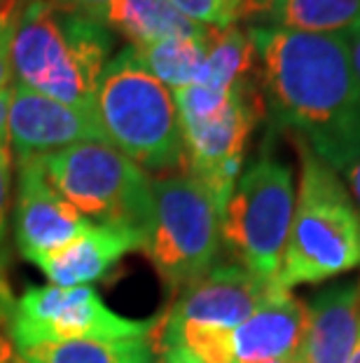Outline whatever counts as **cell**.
I'll return each instance as SVG.
<instances>
[{
    "label": "cell",
    "mask_w": 360,
    "mask_h": 363,
    "mask_svg": "<svg viewBox=\"0 0 360 363\" xmlns=\"http://www.w3.org/2000/svg\"><path fill=\"white\" fill-rule=\"evenodd\" d=\"M272 118L342 174L360 155V80L339 33L250 26Z\"/></svg>",
    "instance_id": "cell-1"
},
{
    "label": "cell",
    "mask_w": 360,
    "mask_h": 363,
    "mask_svg": "<svg viewBox=\"0 0 360 363\" xmlns=\"http://www.w3.org/2000/svg\"><path fill=\"white\" fill-rule=\"evenodd\" d=\"M110 52V30L89 14L54 0H28L17 10L12 73L30 91L68 106L96 108Z\"/></svg>",
    "instance_id": "cell-2"
},
{
    "label": "cell",
    "mask_w": 360,
    "mask_h": 363,
    "mask_svg": "<svg viewBox=\"0 0 360 363\" xmlns=\"http://www.w3.org/2000/svg\"><path fill=\"white\" fill-rule=\"evenodd\" d=\"M302 174L277 289L320 284L360 267V211L342 176L297 138Z\"/></svg>",
    "instance_id": "cell-3"
},
{
    "label": "cell",
    "mask_w": 360,
    "mask_h": 363,
    "mask_svg": "<svg viewBox=\"0 0 360 363\" xmlns=\"http://www.w3.org/2000/svg\"><path fill=\"white\" fill-rule=\"evenodd\" d=\"M96 113L110 145L141 169L185 167V143L173 94L124 48L105 66L96 91Z\"/></svg>",
    "instance_id": "cell-4"
},
{
    "label": "cell",
    "mask_w": 360,
    "mask_h": 363,
    "mask_svg": "<svg viewBox=\"0 0 360 363\" xmlns=\"http://www.w3.org/2000/svg\"><path fill=\"white\" fill-rule=\"evenodd\" d=\"M61 197L89 223L122 225L143 239L152 218V181L110 143L84 141L37 160Z\"/></svg>",
    "instance_id": "cell-5"
},
{
    "label": "cell",
    "mask_w": 360,
    "mask_h": 363,
    "mask_svg": "<svg viewBox=\"0 0 360 363\" xmlns=\"http://www.w3.org/2000/svg\"><path fill=\"white\" fill-rule=\"evenodd\" d=\"M220 208L192 174L152 181V218L143 251L171 291H185L216 267Z\"/></svg>",
    "instance_id": "cell-6"
},
{
    "label": "cell",
    "mask_w": 360,
    "mask_h": 363,
    "mask_svg": "<svg viewBox=\"0 0 360 363\" xmlns=\"http://www.w3.org/2000/svg\"><path fill=\"white\" fill-rule=\"evenodd\" d=\"M293 211V172L286 162L262 155L236 181L220 218V237L239 265L277 284Z\"/></svg>",
    "instance_id": "cell-7"
},
{
    "label": "cell",
    "mask_w": 360,
    "mask_h": 363,
    "mask_svg": "<svg viewBox=\"0 0 360 363\" xmlns=\"http://www.w3.org/2000/svg\"><path fill=\"white\" fill-rule=\"evenodd\" d=\"M7 333L14 350L66 342L84 337H134L150 335L155 321H139L115 314L91 286H33L10 300L5 310Z\"/></svg>",
    "instance_id": "cell-8"
},
{
    "label": "cell",
    "mask_w": 360,
    "mask_h": 363,
    "mask_svg": "<svg viewBox=\"0 0 360 363\" xmlns=\"http://www.w3.org/2000/svg\"><path fill=\"white\" fill-rule=\"evenodd\" d=\"M257 118L260 104L250 94L248 80H243L234 87L229 104L216 115L180 122L185 164L190 174L211 190L220 213L225 211L227 199L241 176L243 152Z\"/></svg>",
    "instance_id": "cell-9"
},
{
    "label": "cell",
    "mask_w": 360,
    "mask_h": 363,
    "mask_svg": "<svg viewBox=\"0 0 360 363\" xmlns=\"http://www.w3.org/2000/svg\"><path fill=\"white\" fill-rule=\"evenodd\" d=\"M7 141L19 164L84 141L110 143L96 108L61 104L26 87H12Z\"/></svg>",
    "instance_id": "cell-10"
},
{
    "label": "cell",
    "mask_w": 360,
    "mask_h": 363,
    "mask_svg": "<svg viewBox=\"0 0 360 363\" xmlns=\"http://www.w3.org/2000/svg\"><path fill=\"white\" fill-rule=\"evenodd\" d=\"M274 291L277 284L260 279L239 262L218 265L187 286L159 323L166 328L192 326L234 333Z\"/></svg>",
    "instance_id": "cell-11"
},
{
    "label": "cell",
    "mask_w": 360,
    "mask_h": 363,
    "mask_svg": "<svg viewBox=\"0 0 360 363\" xmlns=\"http://www.w3.org/2000/svg\"><path fill=\"white\" fill-rule=\"evenodd\" d=\"M89 220L80 216L52 188L37 160L19 164L17 202H14V237L21 256L37 262L50 251L78 237Z\"/></svg>",
    "instance_id": "cell-12"
},
{
    "label": "cell",
    "mask_w": 360,
    "mask_h": 363,
    "mask_svg": "<svg viewBox=\"0 0 360 363\" xmlns=\"http://www.w3.org/2000/svg\"><path fill=\"white\" fill-rule=\"evenodd\" d=\"M309 307L290 291L277 289L232 333L236 363H269L300 357Z\"/></svg>",
    "instance_id": "cell-13"
},
{
    "label": "cell",
    "mask_w": 360,
    "mask_h": 363,
    "mask_svg": "<svg viewBox=\"0 0 360 363\" xmlns=\"http://www.w3.org/2000/svg\"><path fill=\"white\" fill-rule=\"evenodd\" d=\"M134 249H143V239L134 230L89 223L78 237L50 251L35 265L54 286L73 289L98 281L124 253Z\"/></svg>",
    "instance_id": "cell-14"
},
{
    "label": "cell",
    "mask_w": 360,
    "mask_h": 363,
    "mask_svg": "<svg viewBox=\"0 0 360 363\" xmlns=\"http://www.w3.org/2000/svg\"><path fill=\"white\" fill-rule=\"evenodd\" d=\"M302 363H347L360 335V277L332 284L313 296Z\"/></svg>",
    "instance_id": "cell-15"
},
{
    "label": "cell",
    "mask_w": 360,
    "mask_h": 363,
    "mask_svg": "<svg viewBox=\"0 0 360 363\" xmlns=\"http://www.w3.org/2000/svg\"><path fill=\"white\" fill-rule=\"evenodd\" d=\"M89 17L132 40V48H150L178 38H206L211 30L180 14L168 0H110Z\"/></svg>",
    "instance_id": "cell-16"
},
{
    "label": "cell",
    "mask_w": 360,
    "mask_h": 363,
    "mask_svg": "<svg viewBox=\"0 0 360 363\" xmlns=\"http://www.w3.org/2000/svg\"><path fill=\"white\" fill-rule=\"evenodd\" d=\"M239 19L300 33H349L360 24V0H243Z\"/></svg>",
    "instance_id": "cell-17"
},
{
    "label": "cell",
    "mask_w": 360,
    "mask_h": 363,
    "mask_svg": "<svg viewBox=\"0 0 360 363\" xmlns=\"http://www.w3.org/2000/svg\"><path fill=\"white\" fill-rule=\"evenodd\" d=\"M19 363H155L150 335L84 337L47 342L17 352Z\"/></svg>",
    "instance_id": "cell-18"
},
{
    "label": "cell",
    "mask_w": 360,
    "mask_h": 363,
    "mask_svg": "<svg viewBox=\"0 0 360 363\" xmlns=\"http://www.w3.org/2000/svg\"><path fill=\"white\" fill-rule=\"evenodd\" d=\"M211 33V30H209ZM206 38H178L150 45V48H134L139 64L150 75L166 84L168 89L204 84L206 80Z\"/></svg>",
    "instance_id": "cell-19"
},
{
    "label": "cell",
    "mask_w": 360,
    "mask_h": 363,
    "mask_svg": "<svg viewBox=\"0 0 360 363\" xmlns=\"http://www.w3.org/2000/svg\"><path fill=\"white\" fill-rule=\"evenodd\" d=\"M255 61V48L246 30L229 26L211 28L206 43V87L232 89L239 82L248 80V73Z\"/></svg>",
    "instance_id": "cell-20"
},
{
    "label": "cell",
    "mask_w": 360,
    "mask_h": 363,
    "mask_svg": "<svg viewBox=\"0 0 360 363\" xmlns=\"http://www.w3.org/2000/svg\"><path fill=\"white\" fill-rule=\"evenodd\" d=\"M180 14L206 28H229L239 19L243 0H168Z\"/></svg>",
    "instance_id": "cell-21"
},
{
    "label": "cell",
    "mask_w": 360,
    "mask_h": 363,
    "mask_svg": "<svg viewBox=\"0 0 360 363\" xmlns=\"http://www.w3.org/2000/svg\"><path fill=\"white\" fill-rule=\"evenodd\" d=\"M17 26V7H0V91L10 89L12 80V35Z\"/></svg>",
    "instance_id": "cell-22"
},
{
    "label": "cell",
    "mask_w": 360,
    "mask_h": 363,
    "mask_svg": "<svg viewBox=\"0 0 360 363\" xmlns=\"http://www.w3.org/2000/svg\"><path fill=\"white\" fill-rule=\"evenodd\" d=\"M10 179H12L10 143H0V242H3V233H5V213H7V197H10Z\"/></svg>",
    "instance_id": "cell-23"
},
{
    "label": "cell",
    "mask_w": 360,
    "mask_h": 363,
    "mask_svg": "<svg viewBox=\"0 0 360 363\" xmlns=\"http://www.w3.org/2000/svg\"><path fill=\"white\" fill-rule=\"evenodd\" d=\"M342 181L347 183L351 197H354V202L360 211V155L356 160H351L349 164L342 169Z\"/></svg>",
    "instance_id": "cell-24"
},
{
    "label": "cell",
    "mask_w": 360,
    "mask_h": 363,
    "mask_svg": "<svg viewBox=\"0 0 360 363\" xmlns=\"http://www.w3.org/2000/svg\"><path fill=\"white\" fill-rule=\"evenodd\" d=\"M155 363H202L197 361L192 354L182 347H162L157 350V361Z\"/></svg>",
    "instance_id": "cell-25"
},
{
    "label": "cell",
    "mask_w": 360,
    "mask_h": 363,
    "mask_svg": "<svg viewBox=\"0 0 360 363\" xmlns=\"http://www.w3.org/2000/svg\"><path fill=\"white\" fill-rule=\"evenodd\" d=\"M347 38V48H349V57H351V66H354V71L360 80V24L354 26L349 30V33H344Z\"/></svg>",
    "instance_id": "cell-26"
},
{
    "label": "cell",
    "mask_w": 360,
    "mask_h": 363,
    "mask_svg": "<svg viewBox=\"0 0 360 363\" xmlns=\"http://www.w3.org/2000/svg\"><path fill=\"white\" fill-rule=\"evenodd\" d=\"M54 3L68 7V10H75V12L94 14L98 7H103L105 3H110V0H54Z\"/></svg>",
    "instance_id": "cell-27"
},
{
    "label": "cell",
    "mask_w": 360,
    "mask_h": 363,
    "mask_svg": "<svg viewBox=\"0 0 360 363\" xmlns=\"http://www.w3.org/2000/svg\"><path fill=\"white\" fill-rule=\"evenodd\" d=\"M10 101H12V87L0 91V143L7 141V113H10Z\"/></svg>",
    "instance_id": "cell-28"
},
{
    "label": "cell",
    "mask_w": 360,
    "mask_h": 363,
    "mask_svg": "<svg viewBox=\"0 0 360 363\" xmlns=\"http://www.w3.org/2000/svg\"><path fill=\"white\" fill-rule=\"evenodd\" d=\"M347 363H360V335H358V342H356L354 352H351V357H349Z\"/></svg>",
    "instance_id": "cell-29"
},
{
    "label": "cell",
    "mask_w": 360,
    "mask_h": 363,
    "mask_svg": "<svg viewBox=\"0 0 360 363\" xmlns=\"http://www.w3.org/2000/svg\"><path fill=\"white\" fill-rule=\"evenodd\" d=\"M269 363H302L300 357H295V359H281V361H269Z\"/></svg>",
    "instance_id": "cell-30"
},
{
    "label": "cell",
    "mask_w": 360,
    "mask_h": 363,
    "mask_svg": "<svg viewBox=\"0 0 360 363\" xmlns=\"http://www.w3.org/2000/svg\"><path fill=\"white\" fill-rule=\"evenodd\" d=\"M14 363H19V359H17V361H14Z\"/></svg>",
    "instance_id": "cell-31"
}]
</instances>
